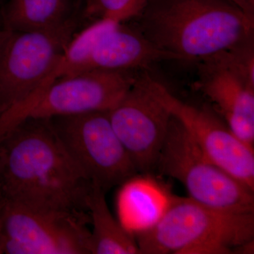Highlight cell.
Masks as SVG:
<instances>
[{
    "mask_svg": "<svg viewBox=\"0 0 254 254\" xmlns=\"http://www.w3.org/2000/svg\"><path fill=\"white\" fill-rule=\"evenodd\" d=\"M91 187L50 120L23 119L0 136V203L88 213Z\"/></svg>",
    "mask_w": 254,
    "mask_h": 254,
    "instance_id": "6da1fadb",
    "label": "cell"
},
{
    "mask_svg": "<svg viewBox=\"0 0 254 254\" xmlns=\"http://www.w3.org/2000/svg\"><path fill=\"white\" fill-rule=\"evenodd\" d=\"M136 19L147 39L188 63L254 39V21L228 0H147Z\"/></svg>",
    "mask_w": 254,
    "mask_h": 254,
    "instance_id": "7a4b0ae2",
    "label": "cell"
},
{
    "mask_svg": "<svg viewBox=\"0 0 254 254\" xmlns=\"http://www.w3.org/2000/svg\"><path fill=\"white\" fill-rule=\"evenodd\" d=\"M254 213H234L175 195L148 231L135 237L139 254H225L254 242Z\"/></svg>",
    "mask_w": 254,
    "mask_h": 254,
    "instance_id": "3957f363",
    "label": "cell"
},
{
    "mask_svg": "<svg viewBox=\"0 0 254 254\" xmlns=\"http://www.w3.org/2000/svg\"><path fill=\"white\" fill-rule=\"evenodd\" d=\"M77 16L44 31H0V124L39 95L77 32Z\"/></svg>",
    "mask_w": 254,
    "mask_h": 254,
    "instance_id": "277c9868",
    "label": "cell"
},
{
    "mask_svg": "<svg viewBox=\"0 0 254 254\" xmlns=\"http://www.w3.org/2000/svg\"><path fill=\"white\" fill-rule=\"evenodd\" d=\"M156 168L182 183L189 198L200 204L230 213H254V190L210 161L173 116Z\"/></svg>",
    "mask_w": 254,
    "mask_h": 254,
    "instance_id": "5b68a950",
    "label": "cell"
},
{
    "mask_svg": "<svg viewBox=\"0 0 254 254\" xmlns=\"http://www.w3.org/2000/svg\"><path fill=\"white\" fill-rule=\"evenodd\" d=\"M194 88L237 139L254 148V40L198 62Z\"/></svg>",
    "mask_w": 254,
    "mask_h": 254,
    "instance_id": "8992f818",
    "label": "cell"
},
{
    "mask_svg": "<svg viewBox=\"0 0 254 254\" xmlns=\"http://www.w3.org/2000/svg\"><path fill=\"white\" fill-rule=\"evenodd\" d=\"M88 213L0 203V254H92Z\"/></svg>",
    "mask_w": 254,
    "mask_h": 254,
    "instance_id": "52a82bcc",
    "label": "cell"
},
{
    "mask_svg": "<svg viewBox=\"0 0 254 254\" xmlns=\"http://www.w3.org/2000/svg\"><path fill=\"white\" fill-rule=\"evenodd\" d=\"M57 134L92 184L105 191L138 173L108 111L50 119Z\"/></svg>",
    "mask_w": 254,
    "mask_h": 254,
    "instance_id": "ba28073f",
    "label": "cell"
},
{
    "mask_svg": "<svg viewBox=\"0 0 254 254\" xmlns=\"http://www.w3.org/2000/svg\"><path fill=\"white\" fill-rule=\"evenodd\" d=\"M138 73L88 69L55 79L10 120L9 128L26 118L50 120L109 111L131 88Z\"/></svg>",
    "mask_w": 254,
    "mask_h": 254,
    "instance_id": "9c48e42d",
    "label": "cell"
},
{
    "mask_svg": "<svg viewBox=\"0 0 254 254\" xmlns=\"http://www.w3.org/2000/svg\"><path fill=\"white\" fill-rule=\"evenodd\" d=\"M150 93L176 118L205 156L254 190V148L237 139L216 114L177 98L145 71Z\"/></svg>",
    "mask_w": 254,
    "mask_h": 254,
    "instance_id": "30bf717a",
    "label": "cell"
},
{
    "mask_svg": "<svg viewBox=\"0 0 254 254\" xmlns=\"http://www.w3.org/2000/svg\"><path fill=\"white\" fill-rule=\"evenodd\" d=\"M145 71H140L131 88L108 114L138 172L150 173L156 168L172 115L150 93Z\"/></svg>",
    "mask_w": 254,
    "mask_h": 254,
    "instance_id": "8fae6325",
    "label": "cell"
},
{
    "mask_svg": "<svg viewBox=\"0 0 254 254\" xmlns=\"http://www.w3.org/2000/svg\"><path fill=\"white\" fill-rule=\"evenodd\" d=\"M164 61L183 60L178 55L155 46L136 25L115 23L95 42L83 65V71H147L155 64Z\"/></svg>",
    "mask_w": 254,
    "mask_h": 254,
    "instance_id": "7c38bea8",
    "label": "cell"
},
{
    "mask_svg": "<svg viewBox=\"0 0 254 254\" xmlns=\"http://www.w3.org/2000/svg\"><path fill=\"white\" fill-rule=\"evenodd\" d=\"M120 186L116 196L118 220L134 239L160 221L175 197L150 173L136 174Z\"/></svg>",
    "mask_w": 254,
    "mask_h": 254,
    "instance_id": "4fadbf2b",
    "label": "cell"
},
{
    "mask_svg": "<svg viewBox=\"0 0 254 254\" xmlns=\"http://www.w3.org/2000/svg\"><path fill=\"white\" fill-rule=\"evenodd\" d=\"M104 190L92 184L86 208L92 224V254H139L134 237L113 216L105 199Z\"/></svg>",
    "mask_w": 254,
    "mask_h": 254,
    "instance_id": "5bb4252c",
    "label": "cell"
},
{
    "mask_svg": "<svg viewBox=\"0 0 254 254\" xmlns=\"http://www.w3.org/2000/svg\"><path fill=\"white\" fill-rule=\"evenodd\" d=\"M71 0H9L4 11L5 29L44 31L63 26L76 16Z\"/></svg>",
    "mask_w": 254,
    "mask_h": 254,
    "instance_id": "9a60e30c",
    "label": "cell"
},
{
    "mask_svg": "<svg viewBox=\"0 0 254 254\" xmlns=\"http://www.w3.org/2000/svg\"><path fill=\"white\" fill-rule=\"evenodd\" d=\"M147 0H86L82 15L91 21L108 20L115 23H126L136 18Z\"/></svg>",
    "mask_w": 254,
    "mask_h": 254,
    "instance_id": "2e32d148",
    "label": "cell"
},
{
    "mask_svg": "<svg viewBox=\"0 0 254 254\" xmlns=\"http://www.w3.org/2000/svg\"><path fill=\"white\" fill-rule=\"evenodd\" d=\"M237 6L250 20L254 21V0H228Z\"/></svg>",
    "mask_w": 254,
    "mask_h": 254,
    "instance_id": "e0dca14e",
    "label": "cell"
}]
</instances>
